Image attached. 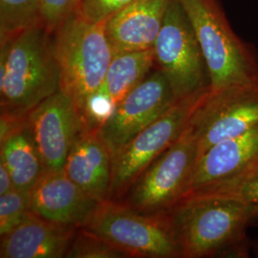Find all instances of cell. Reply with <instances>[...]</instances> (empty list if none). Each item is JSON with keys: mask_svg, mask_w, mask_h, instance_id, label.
Listing matches in <instances>:
<instances>
[{"mask_svg": "<svg viewBox=\"0 0 258 258\" xmlns=\"http://www.w3.org/2000/svg\"><path fill=\"white\" fill-rule=\"evenodd\" d=\"M255 253H256V255H258V245L255 247Z\"/></svg>", "mask_w": 258, "mask_h": 258, "instance_id": "484cf974", "label": "cell"}, {"mask_svg": "<svg viewBox=\"0 0 258 258\" xmlns=\"http://www.w3.org/2000/svg\"><path fill=\"white\" fill-rule=\"evenodd\" d=\"M77 231L30 212L19 226L1 236L0 257H65Z\"/></svg>", "mask_w": 258, "mask_h": 258, "instance_id": "2e32d148", "label": "cell"}, {"mask_svg": "<svg viewBox=\"0 0 258 258\" xmlns=\"http://www.w3.org/2000/svg\"><path fill=\"white\" fill-rule=\"evenodd\" d=\"M165 75L155 68L96 129L113 156L175 102Z\"/></svg>", "mask_w": 258, "mask_h": 258, "instance_id": "30bf717a", "label": "cell"}, {"mask_svg": "<svg viewBox=\"0 0 258 258\" xmlns=\"http://www.w3.org/2000/svg\"><path fill=\"white\" fill-rule=\"evenodd\" d=\"M192 195L230 196L258 206V165L232 182L188 194L185 197Z\"/></svg>", "mask_w": 258, "mask_h": 258, "instance_id": "7402d4cb", "label": "cell"}, {"mask_svg": "<svg viewBox=\"0 0 258 258\" xmlns=\"http://www.w3.org/2000/svg\"><path fill=\"white\" fill-rule=\"evenodd\" d=\"M169 0H135L104 22L114 54L153 49Z\"/></svg>", "mask_w": 258, "mask_h": 258, "instance_id": "9a60e30c", "label": "cell"}, {"mask_svg": "<svg viewBox=\"0 0 258 258\" xmlns=\"http://www.w3.org/2000/svg\"><path fill=\"white\" fill-rule=\"evenodd\" d=\"M41 0H0V40L40 22Z\"/></svg>", "mask_w": 258, "mask_h": 258, "instance_id": "d6986e66", "label": "cell"}, {"mask_svg": "<svg viewBox=\"0 0 258 258\" xmlns=\"http://www.w3.org/2000/svg\"><path fill=\"white\" fill-rule=\"evenodd\" d=\"M155 68L154 49L114 54L102 85L90 103L86 127L98 128L115 106Z\"/></svg>", "mask_w": 258, "mask_h": 258, "instance_id": "5bb4252c", "label": "cell"}, {"mask_svg": "<svg viewBox=\"0 0 258 258\" xmlns=\"http://www.w3.org/2000/svg\"><path fill=\"white\" fill-rule=\"evenodd\" d=\"M65 173L96 201L108 200L112 155L96 130L84 129L65 162Z\"/></svg>", "mask_w": 258, "mask_h": 258, "instance_id": "e0dca14e", "label": "cell"}, {"mask_svg": "<svg viewBox=\"0 0 258 258\" xmlns=\"http://www.w3.org/2000/svg\"><path fill=\"white\" fill-rule=\"evenodd\" d=\"M134 1L135 0H81L77 13L91 22L104 23L107 19Z\"/></svg>", "mask_w": 258, "mask_h": 258, "instance_id": "cb8c5ba5", "label": "cell"}, {"mask_svg": "<svg viewBox=\"0 0 258 258\" xmlns=\"http://www.w3.org/2000/svg\"><path fill=\"white\" fill-rule=\"evenodd\" d=\"M30 212L28 192L15 188L8 194L0 195V236L13 231Z\"/></svg>", "mask_w": 258, "mask_h": 258, "instance_id": "44dd1931", "label": "cell"}, {"mask_svg": "<svg viewBox=\"0 0 258 258\" xmlns=\"http://www.w3.org/2000/svg\"><path fill=\"white\" fill-rule=\"evenodd\" d=\"M16 188L9 169L0 161V195L8 194Z\"/></svg>", "mask_w": 258, "mask_h": 258, "instance_id": "d4e9b609", "label": "cell"}, {"mask_svg": "<svg viewBox=\"0 0 258 258\" xmlns=\"http://www.w3.org/2000/svg\"><path fill=\"white\" fill-rule=\"evenodd\" d=\"M59 89L54 35L41 22L0 40L1 111L27 116Z\"/></svg>", "mask_w": 258, "mask_h": 258, "instance_id": "7a4b0ae2", "label": "cell"}, {"mask_svg": "<svg viewBox=\"0 0 258 258\" xmlns=\"http://www.w3.org/2000/svg\"><path fill=\"white\" fill-rule=\"evenodd\" d=\"M178 1L203 51L212 90L258 76L257 55L231 28L218 0Z\"/></svg>", "mask_w": 258, "mask_h": 258, "instance_id": "277c9868", "label": "cell"}, {"mask_svg": "<svg viewBox=\"0 0 258 258\" xmlns=\"http://www.w3.org/2000/svg\"><path fill=\"white\" fill-rule=\"evenodd\" d=\"M257 165L258 127L223 140L198 157L184 197L228 184Z\"/></svg>", "mask_w": 258, "mask_h": 258, "instance_id": "4fadbf2b", "label": "cell"}, {"mask_svg": "<svg viewBox=\"0 0 258 258\" xmlns=\"http://www.w3.org/2000/svg\"><path fill=\"white\" fill-rule=\"evenodd\" d=\"M153 49L156 67L165 75L176 101L211 89L203 51L178 0H169Z\"/></svg>", "mask_w": 258, "mask_h": 258, "instance_id": "8992f818", "label": "cell"}, {"mask_svg": "<svg viewBox=\"0 0 258 258\" xmlns=\"http://www.w3.org/2000/svg\"><path fill=\"white\" fill-rule=\"evenodd\" d=\"M83 228L124 250L130 257H181L167 213L148 215L126 204L108 200L100 205Z\"/></svg>", "mask_w": 258, "mask_h": 258, "instance_id": "5b68a950", "label": "cell"}, {"mask_svg": "<svg viewBox=\"0 0 258 258\" xmlns=\"http://www.w3.org/2000/svg\"><path fill=\"white\" fill-rule=\"evenodd\" d=\"M181 258L247 257V231L258 222V206L235 197L192 195L166 212Z\"/></svg>", "mask_w": 258, "mask_h": 258, "instance_id": "6da1fadb", "label": "cell"}, {"mask_svg": "<svg viewBox=\"0 0 258 258\" xmlns=\"http://www.w3.org/2000/svg\"><path fill=\"white\" fill-rule=\"evenodd\" d=\"M189 124L198 155L223 140L258 127V76L210 89L194 111Z\"/></svg>", "mask_w": 258, "mask_h": 258, "instance_id": "ba28073f", "label": "cell"}, {"mask_svg": "<svg viewBox=\"0 0 258 258\" xmlns=\"http://www.w3.org/2000/svg\"><path fill=\"white\" fill-rule=\"evenodd\" d=\"M197 155V141L188 123L181 136L130 186L124 204L148 215L169 212L186 194Z\"/></svg>", "mask_w": 258, "mask_h": 258, "instance_id": "52a82bcc", "label": "cell"}, {"mask_svg": "<svg viewBox=\"0 0 258 258\" xmlns=\"http://www.w3.org/2000/svg\"><path fill=\"white\" fill-rule=\"evenodd\" d=\"M208 91L177 101L112 156L108 200L118 201L125 195L145 169L181 136Z\"/></svg>", "mask_w": 258, "mask_h": 258, "instance_id": "9c48e42d", "label": "cell"}, {"mask_svg": "<svg viewBox=\"0 0 258 258\" xmlns=\"http://www.w3.org/2000/svg\"><path fill=\"white\" fill-rule=\"evenodd\" d=\"M81 0H41L39 21L54 33L66 19L78 12Z\"/></svg>", "mask_w": 258, "mask_h": 258, "instance_id": "603a6c76", "label": "cell"}, {"mask_svg": "<svg viewBox=\"0 0 258 258\" xmlns=\"http://www.w3.org/2000/svg\"><path fill=\"white\" fill-rule=\"evenodd\" d=\"M68 258H125L130 257L124 250L116 247L107 240L80 228L68 249Z\"/></svg>", "mask_w": 258, "mask_h": 258, "instance_id": "ffe728a7", "label": "cell"}, {"mask_svg": "<svg viewBox=\"0 0 258 258\" xmlns=\"http://www.w3.org/2000/svg\"><path fill=\"white\" fill-rule=\"evenodd\" d=\"M0 161L9 169L16 188L29 194L45 169L28 122L0 141Z\"/></svg>", "mask_w": 258, "mask_h": 258, "instance_id": "ac0fdd59", "label": "cell"}, {"mask_svg": "<svg viewBox=\"0 0 258 258\" xmlns=\"http://www.w3.org/2000/svg\"><path fill=\"white\" fill-rule=\"evenodd\" d=\"M30 211L72 229L86 226L102 203L93 199L61 171H44L29 192Z\"/></svg>", "mask_w": 258, "mask_h": 258, "instance_id": "7c38bea8", "label": "cell"}, {"mask_svg": "<svg viewBox=\"0 0 258 258\" xmlns=\"http://www.w3.org/2000/svg\"><path fill=\"white\" fill-rule=\"evenodd\" d=\"M53 35L60 90L73 99L85 122L114 56L104 23L91 22L75 13Z\"/></svg>", "mask_w": 258, "mask_h": 258, "instance_id": "3957f363", "label": "cell"}, {"mask_svg": "<svg viewBox=\"0 0 258 258\" xmlns=\"http://www.w3.org/2000/svg\"><path fill=\"white\" fill-rule=\"evenodd\" d=\"M28 126L45 171H61L77 138L87 128L73 99L62 90L27 115Z\"/></svg>", "mask_w": 258, "mask_h": 258, "instance_id": "8fae6325", "label": "cell"}]
</instances>
